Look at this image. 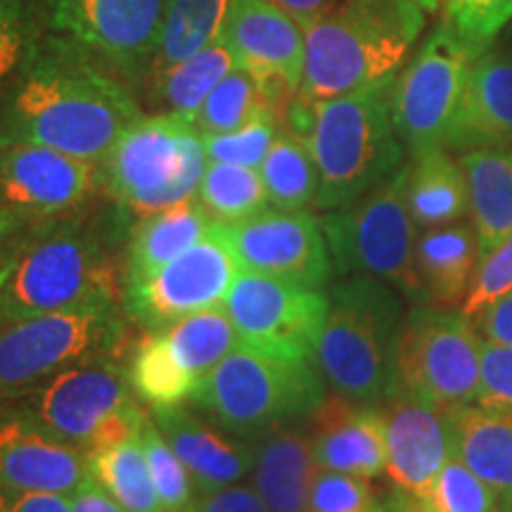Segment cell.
<instances>
[{
	"instance_id": "1",
	"label": "cell",
	"mask_w": 512,
	"mask_h": 512,
	"mask_svg": "<svg viewBox=\"0 0 512 512\" xmlns=\"http://www.w3.org/2000/svg\"><path fill=\"white\" fill-rule=\"evenodd\" d=\"M140 117L136 98L98 57L50 36L29 43L12 79L0 110V145H46L100 164Z\"/></svg>"
},
{
	"instance_id": "2",
	"label": "cell",
	"mask_w": 512,
	"mask_h": 512,
	"mask_svg": "<svg viewBox=\"0 0 512 512\" xmlns=\"http://www.w3.org/2000/svg\"><path fill=\"white\" fill-rule=\"evenodd\" d=\"M425 15L415 0H337L302 24L297 95L320 102L394 79L425 31Z\"/></svg>"
},
{
	"instance_id": "3",
	"label": "cell",
	"mask_w": 512,
	"mask_h": 512,
	"mask_svg": "<svg viewBox=\"0 0 512 512\" xmlns=\"http://www.w3.org/2000/svg\"><path fill=\"white\" fill-rule=\"evenodd\" d=\"M325 294L328 316L313 363L339 399L361 406L382 403L396 380L403 294L373 275H347Z\"/></svg>"
},
{
	"instance_id": "4",
	"label": "cell",
	"mask_w": 512,
	"mask_h": 512,
	"mask_svg": "<svg viewBox=\"0 0 512 512\" xmlns=\"http://www.w3.org/2000/svg\"><path fill=\"white\" fill-rule=\"evenodd\" d=\"M112 240V233L76 211L31 221L19 238L8 278V323L91 299L121 297Z\"/></svg>"
},
{
	"instance_id": "5",
	"label": "cell",
	"mask_w": 512,
	"mask_h": 512,
	"mask_svg": "<svg viewBox=\"0 0 512 512\" xmlns=\"http://www.w3.org/2000/svg\"><path fill=\"white\" fill-rule=\"evenodd\" d=\"M394 79L313 102L306 147L318 169L316 209L356 202L403 166V147L392 119Z\"/></svg>"
},
{
	"instance_id": "6",
	"label": "cell",
	"mask_w": 512,
	"mask_h": 512,
	"mask_svg": "<svg viewBox=\"0 0 512 512\" xmlns=\"http://www.w3.org/2000/svg\"><path fill=\"white\" fill-rule=\"evenodd\" d=\"M313 361H292L238 347L190 396V406L235 437L256 441L280 427L302 425L328 399Z\"/></svg>"
},
{
	"instance_id": "7",
	"label": "cell",
	"mask_w": 512,
	"mask_h": 512,
	"mask_svg": "<svg viewBox=\"0 0 512 512\" xmlns=\"http://www.w3.org/2000/svg\"><path fill=\"white\" fill-rule=\"evenodd\" d=\"M121 214L140 221L197 197L209 166L200 128L171 114L140 117L100 162Z\"/></svg>"
},
{
	"instance_id": "8",
	"label": "cell",
	"mask_w": 512,
	"mask_h": 512,
	"mask_svg": "<svg viewBox=\"0 0 512 512\" xmlns=\"http://www.w3.org/2000/svg\"><path fill=\"white\" fill-rule=\"evenodd\" d=\"M126 325L121 297L12 320L0 330V399H19L76 363L119 356Z\"/></svg>"
},
{
	"instance_id": "9",
	"label": "cell",
	"mask_w": 512,
	"mask_h": 512,
	"mask_svg": "<svg viewBox=\"0 0 512 512\" xmlns=\"http://www.w3.org/2000/svg\"><path fill=\"white\" fill-rule=\"evenodd\" d=\"M339 275H373L413 304H427L415 266V221L408 209V164L358 197L320 216Z\"/></svg>"
},
{
	"instance_id": "10",
	"label": "cell",
	"mask_w": 512,
	"mask_h": 512,
	"mask_svg": "<svg viewBox=\"0 0 512 512\" xmlns=\"http://www.w3.org/2000/svg\"><path fill=\"white\" fill-rule=\"evenodd\" d=\"M15 401L83 453L138 437L150 415L140 406L143 401L119 356L76 363Z\"/></svg>"
},
{
	"instance_id": "11",
	"label": "cell",
	"mask_w": 512,
	"mask_h": 512,
	"mask_svg": "<svg viewBox=\"0 0 512 512\" xmlns=\"http://www.w3.org/2000/svg\"><path fill=\"white\" fill-rule=\"evenodd\" d=\"M482 377V337L463 311L415 304L396 342L394 389L439 406L475 403Z\"/></svg>"
},
{
	"instance_id": "12",
	"label": "cell",
	"mask_w": 512,
	"mask_h": 512,
	"mask_svg": "<svg viewBox=\"0 0 512 512\" xmlns=\"http://www.w3.org/2000/svg\"><path fill=\"white\" fill-rule=\"evenodd\" d=\"M477 55L441 22L392 83V119L406 152L444 147Z\"/></svg>"
},
{
	"instance_id": "13",
	"label": "cell",
	"mask_w": 512,
	"mask_h": 512,
	"mask_svg": "<svg viewBox=\"0 0 512 512\" xmlns=\"http://www.w3.org/2000/svg\"><path fill=\"white\" fill-rule=\"evenodd\" d=\"M223 309L233 320L240 347L275 358L313 361L328 316L323 290L240 271Z\"/></svg>"
},
{
	"instance_id": "14",
	"label": "cell",
	"mask_w": 512,
	"mask_h": 512,
	"mask_svg": "<svg viewBox=\"0 0 512 512\" xmlns=\"http://www.w3.org/2000/svg\"><path fill=\"white\" fill-rule=\"evenodd\" d=\"M240 266L226 240L211 223L207 238L176 256L164 268L121 290V304L131 323L145 332H159L192 313L226 302Z\"/></svg>"
},
{
	"instance_id": "15",
	"label": "cell",
	"mask_w": 512,
	"mask_h": 512,
	"mask_svg": "<svg viewBox=\"0 0 512 512\" xmlns=\"http://www.w3.org/2000/svg\"><path fill=\"white\" fill-rule=\"evenodd\" d=\"M216 230L240 271L292 280L313 290H323L335 273L323 226L309 209L268 207L235 223L216 221Z\"/></svg>"
},
{
	"instance_id": "16",
	"label": "cell",
	"mask_w": 512,
	"mask_h": 512,
	"mask_svg": "<svg viewBox=\"0 0 512 512\" xmlns=\"http://www.w3.org/2000/svg\"><path fill=\"white\" fill-rule=\"evenodd\" d=\"M164 10L166 0H48V22L57 36L136 79L155 60Z\"/></svg>"
},
{
	"instance_id": "17",
	"label": "cell",
	"mask_w": 512,
	"mask_h": 512,
	"mask_svg": "<svg viewBox=\"0 0 512 512\" xmlns=\"http://www.w3.org/2000/svg\"><path fill=\"white\" fill-rule=\"evenodd\" d=\"M219 41L278 102L299 93L306 38L302 22L273 0H230Z\"/></svg>"
},
{
	"instance_id": "18",
	"label": "cell",
	"mask_w": 512,
	"mask_h": 512,
	"mask_svg": "<svg viewBox=\"0 0 512 512\" xmlns=\"http://www.w3.org/2000/svg\"><path fill=\"white\" fill-rule=\"evenodd\" d=\"M98 183V164L34 143L0 145V209L27 221L74 214Z\"/></svg>"
},
{
	"instance_id": "19",
	"label": "cell",
	"mask_w": 512,
	"mask_h": 512,
	"mask_svg": "<svg viewBox=\"0 0 512 512\" xmlns=\"http://www.w3.org/2000/svg\"><path fill=\"white\" fill-rule=\"evenodd\" d=\"M86 479L81 448L50 432L19 401L0 399V489L72 496Z\"/></svg>"
},
{
	"instance_id": "20",
	"label": "cell",
	"mask_w": 512,
	"mask_h": 512,
	"mask_svg": "<svg viewBox=\"0 0 512 512\" xmlns=\"http://www.w3.org/2000/svg\"><path fill=\"white\" fill-rule=\"evenodd\" d=\"M387 422V475L422 498L453 458V408L392 389L382 401Z\"/></svg>"
},
{
	"instance_id": "21",
	"label": "cell",
	"mask_w": 512,
	"mask_h": 512,
	"mask_svg": "<svg viewBox=\"0 0 512 512\" xmlns=\"http://www.w3.org/2000/svg\"><path fill=\"white\" fill-rule=\"evenodd\" d=\"M152 420L195 479L197 494L252 475L254 441L240 439L192 406L150 408Z\"/></svg>"
},
{
	"instance_id": "22",
	"label": "cell",
	"mask_w": 512,
	"mask_h": 512,
	"mask_svg": "<svg viewBox=\"0 0 512 512\" xmlns=\"http://www.w3.org/2000/svg\"><path fill=\"white\" fill-rule=\"evenodd\" d=\"M512 145V53L494 43L472 62L446 150L470 152Z\"/></svg>"
},
{
	"instance_id": "23",
	"label": "cell",
	"mask_w": 512,
	"mask_h": 512,
	"mask_svg": "<svg viewBox=\"0 0 512 512\" xmlns=\"http://www.w3.org/2000/svg\"><path fill=\"white\" fill-rule=\"evenodd\" d=\"M318 470L373 479L387 472V422L375 406L325 399L309 418Z\"/></svg>"
},
{
	"instance_id": "24",
	"label": "cell",
	"mask_w": 512,
	"mask_h": 512,
	"mask_svg": "<svg viewBox=\"0 0 512 512\" xmlns=\"http://www.w3.org/2000/svg\"><path fill=\"white\" fill-rule=\"evenodd\" d=\"M318 465L302 425L280 427L254 441L252 486L271 512H306Z\"/></svg>"
},
{
	"instance_id": "25",
	"label": "cell",
	"mask_w": 512,
	"mask_h": 512,
	"mask_svg": "<svg viewBox=\"0 0 512 512\" xmlns=\"http://www.w3.org/2000/svg\"><path fill=\"white\" fill-rule=\"evenodd\" d=\"M453 456L494 491L498 512H512V413L479 403L453 408Z\"/></svg>"
},
{
	"instance_id": "26",
	"label": "cell",
	"mask_w": 512,
	"mask_h": 512,
	"mask_svg": "<svg viewBox=\"0 0 512 512\" xmlns=\"http://www.w3.org/2000/svg\"><path fill=\"white\" fill-rule=\"evenodd\" d=\"M211 223L214 219L197 197L140 219L126 240L121 290L152 278L159 268L207 238Z\"/></svg>"
},
{
	"instance_id": "27",
	"label": "cell",
	"mask_w": 512,
	"mask_h": 512,
	"mask_svg": "<svg viewBox=\"0 0 512 512\" xmlns=\"http://www.w3.org/2000/svg\"><path fill=\"white\" fill-rule=\"evenodd\" d=\"M475 226L448 223L427 230L415 245V266L425 299L434 306H463L479 266Z\"/></svg>"
},
{
	"instance_id": "28",
	"label": "cell",
	"mask_w": 512,
	"mask_h": 512,
	"mask_svg": "<svg viewBox=\"0 0 512 512\" xmlns=\"http://www.w3.org/2000/svg\"><path fill=\"white\" fill-rule=\"evenodd\" d=\"M458 162L470 188L479 256H486L512 233V145L463 152Z\"/></svg>"
},
{
	"instance_id": "29",
	"label": "cell",
	"mask_w": 512,
	"mask_h": 512,
	"mask_svg": "<svg viewBox=\"0 0 512 512\" xmlns=\"http://www.w3.org/2000/svg\"><path fill=\"white\" fill-rule=\"evenodd\" d=\"M408 209L425 228L448 226L470 211L465 171L446 147L422 152L408 164Z\"/></svg>"
},
{
	"instance_id": "30",
	"label": "cell",
	"mask_w": 512,
	"mask_h": 512,
	"mask_svg": "<svg viewBox=\"0 0 512 512\" xmlns=\"http://www.w3.org/2000/svg\"><path fill=\"white\" fill-rule=\"evenodd\" d=\"M235 64V57L221 41H214L200 53L185 57L155 74V102L159 114H171L183 121L195 124L207 95L214 91L216 83L228 76Z\"/></svg>"
},
{
	"instance_id": "31",
	"label": "cell",
	"mask_w": 512,
	"mask_h": 512,
	"mask_svg": "<svg viewBox=\"0 0 512 512\" xmlns=\"http://www.w3.org/2000/svg\"><path fill=\"white\" fill-rule=\"evenodd\" d=\"M174 361L200 384L211 370L240 347L238 332L223 306L185 316L159 330Z\"/></svg>"
},
{
	"instance_id": "32",
	"label": "cell",
	"mask_w": 512,
	"mask_h": 512,
	"mask_svg": "<svg viewBox=\"0 0 512 512\" xmlns=\"http://www.w3.org/2000/svg\"><path fill=\"white\" fill-rule=\"evenodd\" d=\"M86 467L88 477L128 512H162L140 434L86 453Z\"/></svg>"
},
{
	"instance_id": "33",
	"label": "cell",
	"mask_w": 512,
	"mask_h": 512,
	"mask_svg": "<svg viewBox=\"0 0 512 512\" xmlns=\"http://www.w3.org/2000/svg\"><path fill=\"white\" fill-rule=\"evenodd\" d=\"M230 0H166L162 36L152 69L162 72L219 41Z\"/></svg>"
},
{
	"instance_id": "34",
	"label": "cell",
	"mask_w": 512,
	"mask_h": 512,
	"mask_svg": "<svg viewBox=\"0 0 512 512\" xmlns=\"http://www.w3.org/2000/svg\"><path fill=\"white\" fill-rule=\"evenodd\" d=\"M126 375L133 392L147 408L181 406L190 401L197 389V380H192L171 358L159 332H145L133 344L126 361Z\"/></svg>"
},
{
	"instance_id": "35",
	"label": "cell",
	"mask_w": 512,
	"mask_h": 512,
	"mask_svg": "<svg viewBox=\"0 0 512 512\" xmlns=\"http://www.w3.org/2000/svg\"><path fill=\"white\" fill-rule=\"evenodd\" d=\"M268 204L275 209L299 211L316 207L318 169L309 147L280 128L278 138L259 166Z\"/></svg>"
},
{
	"instance_id": "36",
	"label": "cell",
	"mask_w": 512,
	"mask_h": 512,
	"mask_svg": "<svg viewBox=\"0 0 512 512\" xmlns=\"http://www.w3.org/2000/svg\"><path fill=\"white\" fill-rule=\"evenodd\" d=\"M197 200L209 216L221 223H235L271 207L259 169L228 162H209Z\"/></svg>"
},
{
	"instance_id": "37",
	"label": "cell",
	"mask_w": 512,
	"mask_h": 512,
	"mask_svg": "<svg viewBox=\"0 0 512 512\" xmlns=\"http://www.w3.org/2000/svg\"><path fill=\"white\" fill-rule=\"evenodd\" d=\"M264 112L280 114V107L275 105L264 83L256 79L254 74H249L242 67H235L207 95L195 119V126L200 128L202 136H216V133L235 131V128L249 124Z\"/></svg>"
},
{
	"instance_id": "38",
	"label": "cell",
	"mask_w": 512,
	"mask_h": 512,
	"mask_svg": "<svg viewBox=\"0 0 512 512\" xmlns=\"http://www.w3.org/2000/svg\"><path fill=\"white\" fill-rule=\"evenodd\" d=\"M140 441H143L147 465H150L152 482H155L159 503H162V512H181L192 503L197 496L195 479H192L190 470L178 458L174 446L164 439L159 427L147 415L143 432H140Z\"/></svg>"
},
{
	"instance_id": "39",
	"label": "cell",
	"mask_w": 512,
	"mask_h": 512,
	"mask_svg": "<svg viewBox=\"0 0 512 512\" xmlns=\"http://www.w3.org/2000/svg\"><path fill=\"white\" fill-rule=\"evenodd\" d=\"M420 503L427 512H498L494 491L456 456L444 465Z\"/></svg>"
},
{
	"instance_id": "40",
	"label": "cell",
	"mask_w": 512,
	"mask_h": 512,
	"mask_svg": "<svg viewBox=\"0 0 512 512\" xmlns=\"http://www.w3.org/2000/svg\"><path fill=\"white\" fill-rule=\"evenodd\" d=\"M444 22L479 57L510 27L512 0H446Z\"/></svg>"
},
{
	"instance_id": "41",
	"label": "cell",
	"mask_w": 512,
	"mask_h": 512,
	"mask_svg": "<svg viewBox=\"0 0 512 512\" xmlns=\"http://www.w3.org/2000/svg\"><path fill=\"white\" fill-rule=\"evenodd\" d=\"M280 133V114L264 112L249 124L228 133L204 136L209 162H228L259 169Z\"/></svg>"
},
{
	"instance_id": "42",
	"label": "cell",
	"mask_w": 512,
	"mask_h": 512,
	"mask_svg": "<svg viewBox=\"0 0 512 512\" xmlns=\"http://www.w3.org/2000/svg\"><path fill=\"white\" fill-rule=\"evenodd\" d=\"M377 501L366 477L318 470L306 512H375Z\"/></svg>"
},
{
	"instance_id": "43",
	"label": "cell",
	"mask_w": 512,
	"mask_h": 512,
	"mask_svg": "<svg viewBox=\"0 0 512 512\" xmlns=\"http://www.w3.org/2000/svg\"><path fill=\"white\" fill-rule=\"evenodd\" d=\"M510 290H512V233L494 249V252L479 259L470 292H467L460 311H463L470 320H475L479 313L489 309L496 299H501L503 294Z\"/></svg>"
},
{
	"instance_id": "44",
	"label": "cell",
	"mask_w": 512,
	"mask_h": 512,
	"mask_svg": "<svg viewBox=\"0 0 512 512\" xmlns=\"http://www.w3.org/2000/svg\"><path fill=\"white\" fill-rule=\"evenodd\" d=\"M27 15L24 0H0V110L19 64L27 55Z\"/></svg>"
},
{
	"instance_id": "45",
	"label": "cell",
	"mask_w": 512,
	"mask_h": 512,
	"mask_svg": "<svg viewBox=\"0 0 512 512\" xmlns=\"http://www.w3.org/2000/svg\"><path fill=\"white\" fill-rule=\"evenodd\" d=\"M475 403L512 413V347L482 339V377Z\"/></svg>"
},
{
	"instance_id": "46",
	"label": "cell",
	"mask_w": 512,
	"mask_h": 512,
	"mask_svg": "<svg viewBox=\"0 0 512 512\" xmlns=\"http://www.w3.org/2000/svg\"><path fill=\"white\" fill-rule=\"evenodd\" d=\"M181 512H271L264 498L249 484H230L214 491H200Z\"/></svg>"
},
{
	"instance_id": "47",
	"label": "cell",
	"mask_w": 512,
	"mask_h": 512,
	"mask_svg": "<svg viewBox=\"0 0 512 512\" xmlns=\"http://www.w3.org/2000/svg\"><path fill=\"white\" fill-rule=\"evenodd\" d=\"M31 221L22 219V216L12 214V211L0 209V330L8 325V278L12 271V261H15V252L22 238L24 228Z\"/></svg>"
},
{
	"instance_id": "48",
	"label": "cell",
	"mask_w": 512,
	"mask_h": 512,
	"mask_svg": "<svg viewBox=\"0 0 512 512\" xmlns=\"http://www.w3.org/2000/svg\"><path fill=\"white\" fill-rule=\"evenodd\" d=\"M0 512H74L72 498L53 491L0 489Z\"/></svg>"
},
{
	"instance_id": "49",
	"label": "cell",
	"mask_w": 512,
	"mask_h": 512,
	"mask_svg": "<svg viewBox=\"0 0 512 512\" xmlns=\"http://www.w3.org/2000/svg\"><path fill=\"white\" fill-rule=\"evenodd\" d=\"M484 342L512 347V290L472 320Z\"/></svg>"
},
{
	"instance_id": "50",
	"label": "cell",
	"mask_w": 512,
	"mask_h": 512,
	"mask_svg": "<svg viewBox=\"0 0 512 512\" xmlns=\"http://www.w3.org/2000/svg\"><path fill=\"white\" fill-rule=\"evenodd\" d=\"M69 498H72L74 512H128L124 505L114 501V498L107 494L100 484H95L91 477H88Z\"/></svg>"
},
{
	"instance_id": "51",
	"label": "cell",
	"mask_w": 512,
	"mask_h": 512,
	"mask_svg": "<svg viewBox=\"0 0 512 512\" xmlns=\"http://www.w3.org/2000/svg\"><path fill=\"white\" fill-rule=\"evenodd\" d=\"M273 3H278L280 8L290 12L297 22L306 24V22H311L313 17H318L320 12L332 8L337 0H273Z\"/></svg>"
},
{
	"instance_id": "52",
	"label": "cell",
	"mask_w": 512,
	"mask_h": 512,
	"mask_svg": "<svg viewBox=\"0 0 512 512\" xmlns=\"http://www.w3.org/2000/svg\"><path fill=\"white\" fill-rule=\"evenodd\" d=\"M382 508L384 512H427L422 508L420 498H415L413 494H408V491H403L396 486L387 494V498L382 501Z\"/></svg>"
},
{
	"instance_id": "53",
	"label": "cell",
	"mask_w": 512,
	"mask_h": 512,
	"mask_svg": "<svg viewBox=\"0 0 512 512\" xmlns=\"http://www.w3.org/2000/svg\"><path fill=\"white\" fill-rule=\"evenodd\" d=\"M415 3H418L425 12H437L439 5H441V0H415Z\"/></svg>"
},
{
	"instance_id": "54",
	"label": "cell",
	"mask_w": 512,
	"mask_h": 512,
	"mask_svg": "<svg viewBox=\"0 0 512 512\" xmlns=\"http://www.w3.org/2000/svg\"><path fill=\"white\" fill-rule=\"evenodd\" d=\"M503 38H505V41H501V43H503V46L508 48L510 53H512V22H510V29H508V34H505Z\"/></svg>"
},
{
	"instance_id": "55",
	"label": "cell",
	"mask_w": 512,
	"mask_h": 512,
	"mask_svg": "<svg viewBox=\"0 0 512 512\" xmlns=\"http://www.w3.org/2000/svg\"><path fill=\"white\" fill-rule=\"evenodd\" d=\"M375 512H384V508H382V503H377V508H375Z\"/></svg>"
},
{
	"instance_id": "56",
	"label": "cell",
	"mask_w": 512,
	"mask_h": 512,
	"mask_svg": "<svg viewBox=\"0 0 512 512\" xmlns=\"http://www.w3.org/2000/svg\"><path fill=\"white\" fill-rule=\"evenodd\" d=\"M441 3H446V0H441Z\"/></svg>"
}]
</instances>
